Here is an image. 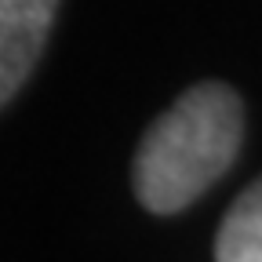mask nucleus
<instances>
[{"label":"nucleus","instance_id":"nucleus-3","mask_svg":"<svg viewBox=\"0 0 262 262\" xmlns=\"http://www.w3.org/2000/svg\"><path fill=\"white\" fill-rule=\"evenodd\" d=\"M215 262H262V179L226 211L215 237Z\"/></svg>","mask_w":262,"mask_h":262},{"label":"nucleus","instance_id":"nucleus-2","mask_svg":"<svg viewBox=\"0 0 262 262\" xmlns=\"http://www.w3.org/2000/svg\"><path fill=\"white\" fill-rule=\"evenodd\" d=\"M58 0H0V98L11 102L33 73Z\"/></svg>","mask_w":262,"mask_h":262},{"label":"nucleus","instance_id":"nucleus-1","mask_svg":"<svg viewBox=\"0 0 262 262\" xmlns=\"http://www.w3.org/2000/svg\"><path fill=\"white\" fill-rule=\"evenodd\" d=\"M244 142V106L233 88L204 80L175 98L142 135L131 164L139 204L153 215H175L219 182Z\"/></svg>","mask_w":262,"mask_h":262}]
</instances>
